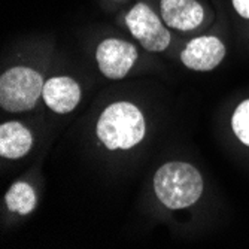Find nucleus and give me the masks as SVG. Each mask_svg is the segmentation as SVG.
I'll return each mask as SVG.
<instances>
[{
  "instance_id": "3",
  "label": "nucleus",
  "mask_w": 249,
  "mask_h": 249,
  "mask_svg": "<svg viewBox=\"0 0 249 249\" xmlns=\"http://www.w3.org/2000/svg\"><path fill=\"white\" fill-rule=\"evenodd\" d=\"M43 85L36 71L12 67L0 78V106L8 112L30 110L43 93Z\"/></svg>"
},
{
  "instance_id": "11",
  "label": "nucleus",
  "mask_w": 249,
  "mask_h": 249,
  "mask_svg": "<svg viewBox=\"0 0 249 249\" xmlns=\"http://www.w3.org/2000/svg\"><path fill=\"white\" fill-rule=\"evenodd\" d=\"M231 125L237 138L249 146V100L237 106L231 120Z\"/></svg>"
},
{
  "instance_id": "8",
  "label": "nucleus",
  "mask_w": 249,
  "mask_h": 249,
  "mask_svg": "<svg viewBox=\"0 0 249 249\" xmlns=\"http://www.w3.org/2000/svg\"><path fill=\"white\" fill-rule=\"evenodd\" d=\"M160 9L166 24L180 32L194 30L203 21V8L196 0H161Z\"/></svg>"
},
{
  "instance_id": "4",
  "label": "nucleus",
  "mask_w": 249,
  "mask_h": 249,
  "mask_svg": "<svg viewBox=\"0 0 249 249\" xmlns=\"http://www.w3.org/2000/svg\"><path fill=\"white\" fill-rule=\"evenodd\" d=\"M125 22L131 35L141 42L146 51L160 53L169 47L170 33L148 5H134V8L128 12Z\"/></svg>"
},
{
  "instance_id": "2",
  "label": "nucleus",
  "mask_w": 249,
  "mask_h": 249,
  "mask_svg": "<svg viewBox=\"0 0 249 249\" xmlns=\"http://www.w3.org/2000/svg\"><path fill=\"white\" fill-rule=\"evenodd\" d=\"M97 136L110 151L133 148L145 136V120L142 112L127 102L112 103L99 118Z\"/></svg>"
},
{
  "instance_id": "7",
  "label": "nucleus",
  "mask_w": 249,
  "mask_h": 249,
  "mask_svg": "<svg viewBox=\"0 0 249 249\" xmlns=\"http://www.w3.org/2000/svg\"><path fill=\"white\" fill-rule=\"evenodd\" d=\"M43 100L57 114H69L81 100V87L72 78H51L43 85Z\"/></svg>"
},
{
  "instance_id": "10",
  "label": "nucleus",
  "mask_w": 249,
  "mask_h": 249,
  "mask_svg": "<svg viewBox=\"0 0 249 249\" xmlns=\"http://www.w3.org/2000/svg\"><path fill=\"white\" fill-rule=\"evenodd\" d=\"M6 206L11 212L27 215L36 206V196L33 188L26 182H17L14 184L9 191L6 193Z\"/></svg>"
},
{
  "instance_id": "1",
  "label": "nucleus",
  "mask_w": 249,
  "mask_h": 249,
  "mask_svg": "<svg viewBox=\"0 0 249 249\" xmlns=\"http://www.w3.org/2000/svg\"><path fill=\"white\" fill-rule=\"evenodd\" d=\"M154 190L169 209L188 208L200 198L203 179L196 167L182 161L166 163L154 176Z\"/></svg>"
},
{
  "instance_id": "6",
  "label": "nucleus",
  "mask_w": 249,
  "mask_h": 249,
  "mask_svg": "<svg viewBox=\"0 0 249 249\" xmlns=\"http://www.w3.org/2000/svg\"><path fill=\"white\" fill-rule=\"evenodd\" d=\"M225 47L215 36L196 37L187 43L185 50L180 54L182 63L191 71L208 72L212 71L224 60Z\"/></svg>"
},
{
  "instance_id": "5",
  "label": "nucleus",
  "mask_w": 249,
  "mask_h": 249,
  "mask_svg": "<svg viewBox=\"0 0 249 249\" xmlns=\"http://www.w3.org/2000/svg\"><path fill=\"white\" fill-rule=\"evenodd\" d=\"M100 72L109 79H123L133 67L138 51L131 43L120 39L103 40L96 51Z\"/></svg>"
},
{
  "instance_id": "9",
  "label": "nucleus",
  "mask_w": 249,
  "mask_h": 249,
  "mask_svg": "<svg viewBox=\"0 0 249 249\" xmlns=\"http://www.w3.org/2000/svg\"><path fill=\"white\" fill-rule=\"evenodd\" d=\"M33 145L32 133L19 123L11 121L0 127V155L9 160L24 157Z\"/></svg>"
},
{
  "instance_id": "12",
  "label": "nucleus",
  "mask_w": 249,
  "mask_h": 249,
  "mask_svg": "<svg viewBox=\"0 0 249 249\" xmlns=\"http://www.w3.org/2000/svg\"><path fill=\"white\" fill-rule=\"evenodd\" d=\"M233 6L239 15L249 19V0H233Z\"/></svg>"
}]
</instances>
